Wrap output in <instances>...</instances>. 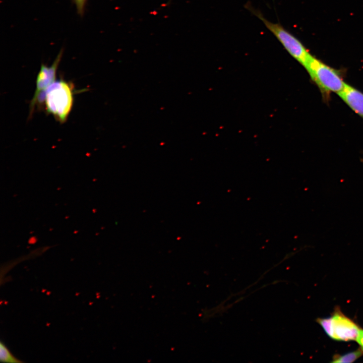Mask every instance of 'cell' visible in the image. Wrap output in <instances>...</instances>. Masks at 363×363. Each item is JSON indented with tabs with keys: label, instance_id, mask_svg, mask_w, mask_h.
<instances>
[{
	"label": "cell",
	"instance_id": "cell-1",
	"mask_svg": "<svg viewBox=\"0 0 363 363\" xmlns=\"http://www.w3.org/2000/svg\"><path fill=\"white\" fill-rule=\"evenodd\" d=\"M73 94L72 84L63 80L54 81L45 90L32 98L30 114L36 105L44 103L48 113L52 114L60 123H65L73 106Z\"/></svg>",
	"mask_w": 363,
	"mask_h": 363
},
{
	"label": "cell",
	"instance_id": "cell-2",
	"mask_svg": "<svg viewBox=\"0 0 363 363\" xmlns=\"http://www.w3.org/2000/svg\"><path fill=\"white\" fill-rule=\"evenodd\" d=\"M305 69L311 79L324 94L330 93L338 94L344 88L346 83L341 74L330 66L312 56Z\"/></svg>",
	"mask_w": 363,
	"mask_h": 363
},
{
	"label": "cell",
	"instance_id": "cell-3",
	"mask_svg": "<svg viewBox=\"0 0 363 363\" xmlns=\"http://www.w3.org/2000/svg\"><path fill=\"white\" fill-rule=\"evenodd\" d=\"M253 12L275 35L291 56L305 68L313 55L302 43L279 24L269 21L260 12Z\"/></svg>",
	"mask_w": 363,
	"mask_h": 363
},
{
	"label": "cell",
	"instance_id": "cell-4",
	"mask_svg": "<svg viewBox=\"0 0 363 363\" xmlns=\"http://www.w3.org/2000/svg\"><path fill=\"white\" fill-rule=\"evenodd\" d=\"M318 321L326 334L336 340H356L360 331L354 322L339 312L329 318L319 319Z\"/></svg>",
	"mask_w": 363,
	"mask_h": 363
},
{
	"label": "cell",
	"instance_id": "cell-5",
	"mask_svg": "<svg viewBox=\"0 0 363 363\" xmlns=\"http://www.w3.org/2000/svg\"><path fill=\"white\" fill-rule=\"evenodd\" d=\"M63 49L58 53L53 64L50 66L42 64L38 72L36 81V89L33 97L36 96L40 92L45 90L55 81L56 71L61 61Z\"/></svg>",
	"mask_w": 363,
	"mask_h": 363
},
{
	"label": "cell",
	"instance_id": "cell-6",
	"mask_svg": "<svg viewBox=\"0 0 363 363\" xmlns=\"http://www.w3.org/2000/svg\"><path fill=\"white\" fill-rule=\"evenodd\" d=\"M337 94L355 113L363 118L362 92L346 83Z\"/></svg>",
	"mask_w": 363,
	"mask_h": 363
},
{
	"label": "cell",
	"instance_id": "cell-7",
	"mask_svg": "<svg viewBox=\"0 0 363 363\" xmlns=\"http://www.w3.org/2000/svg\"><path fill=\"white\" fill-rule=\"evenodd\" d=\"M363 354L361 348L347 353L342 355H336L333 358V362H352Z\"/></svg>",
	"mask_w": 363,
	"mask_h": 363
},
{
	"label": "cell",
	"instance_id": "cell-8",
	"mask_svg": "<svg viewBox=\"0 0 363 363\" xmlns=\"http://www.w3.org/2000/svg\"><path fill=\"white\" fill-rule=\"evenodd\" d=\"M0 360L1 362L18 363L23 362L19 360L11 353L5 344L0 342Z\"/></svg>",
	"mask_w": 363,
	"mask_h": 363
},
{
	"label": "cell",
	"instance_id": "cell-9",
	"mask_svg": "<svg viewBox=\"0 0 363 363\" xmlns=\"http://www.w3.org/2000/svg\"><path fill=\"white\" fill-rule=\"evenodd\" d=\"M75 5L77 12L80 16H83L87 0H72Z\"/></svg>",
	"mask_w": 363,
	"mask_h": 363
},
{
	"label": "cell",
	"instance_id": "cell-10",
	"mask_svg": "<svg viewBox=\"0 0 363 363\" xmlns=\"http://www.w3.org/2000/svg\"><path fill=\"white\" fill-rule=\"evenodd\" d=\"M356 341L360 345L361 349L363 350V330H360Z\"/></svg>",
	"mask_w": 363,
	"mask_h": 363
}]
</instances>
